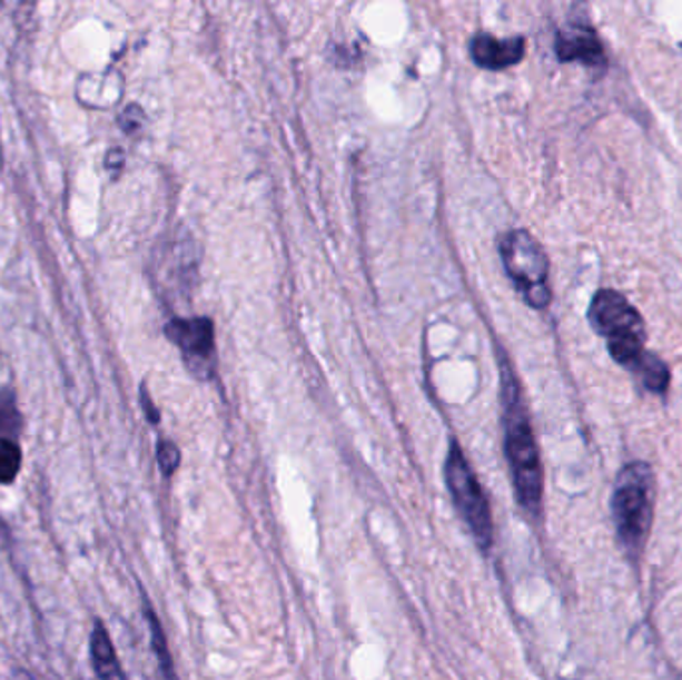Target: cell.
Returning a JSON list of instances; mask_svg holds the SVG:
<instances>
[{"instance_id":"1","label":"cell","mask_w":682,"mask_h":680,"mask_svg":"<svg viewBox=\"0 0 682 680\" xmlns=\"http://www.w3.org/2000/svg\"><path fill=\"white\" fill-rule=\"evenodd\" d=\"M503 450L510 465L513 491L521 507L538 515L543 507V465L527 410L521 402L520 385L503 367Z\"/></svg>"},{"instance_id":"2","label":"cell","mask_w":682,"mask_h":680,"mask_svg":"<svg viewBox=\"0 0 682 680\" xmlns=\"http://www.w3.org/2000/svg\"><path fill=\"white\" fill-rule=\"evenodd\" d=\"M611 511L621 545L636 559L643 553L653 528L654 475L646 463L633 461L619 473Z\"/></svg>"},{"instance_id":"3","label":"cell","mask_w":682,"mask_h":680,"mask_svg":"<svg viewBox=\"0 0 682 680\" xmlns=\"http://www.w3.org/2000/svg\"><path fill=\"white\" fill-rule=\"evenodd\" d=\"M589 324L603 337L616 364L634 369L644 355L643 317L615 289H599L586 312Z\"/></svg>"},{"instance_id":"4","label":"cell","mask_w":682,"mask_h":680,"mask_svg":"<svg viewBox=\"0 0 682 680\" xmlns=\"http://www.w3.org/2000/svg\"><path fill=\"white\" fill-rule=\"evenodd\" d=\"M443 477H445V487L449 491V497H452L457 515L472 531L475 543L483 551H490L493 545V535H495L490 501L470 461L465 457L462 445L455 440L449 443V451H447L445 465H443Z\"/></svg>"},{"instance_id":"5","label":"cell","mask_w":682,"mask_h":680,"mask_svg":"<svg viewBox=\"0 0 682 680\" xmlns=\"http://www.w3.org/2000/svg\"><path fill=\"white\" fill-rule=\"evenodd\" d=\"M501 259L507 276L528 306H548V259L538 242L527 230H511L501 238Z\"/></svg>"},{"instance_id":"6","label":"cell","mask_w":682,"mask_h":680,"mask_svg":"<svg viewBox=\"0 0 682 680\" xmlns=\"http://www.w3.org/2000/svg\"><path fill=\"white\" fill-rule=\"evenodd\" d=\"M164 334L180 347L184 364L200 380H208L214 374L216 365V344H214V324L210 317H192L182 319L176 317L168 326L164 327Z\"/></svg>"},{"instance_id":"7","label":"cell","mask_w":682,"mask_h":680,"mask_svg":"<svg viewBox=\"0 0 682 680\" xmlns=\"http://www.w3.org/2000/svg\"><path fill=\"white\" fill-rule=\"evenodd\" d=\"M555 50L563 62L579 60L586 67H603L606 62L603 45L595 30L581 22H571L565 29L559 30Z\"/></svg>"},{"instance_id":"8","label":"cell","mask_w":682,"mask_h":680,"mask_svg":"<svg viewBox=\"0 0 682 680\" xmlns=\"http://www.w3.org/2000/svg\"><path fill=\"white\" fill-rule=\"evenodd\" d=\"M525 57V39H495L487 32L475 35L472 40V58L485 70H503L515 67Z\"/></svg>"},{"instance_id":"9","label":"cell","mask_w":682,"mask_h":680,"mask_svg":"<svg viewBox=\"0 0 682 680\" xmlns=\"http://www.w3.org/2000/svg\"><path fill=\"white\" fill-rule=\"evenodd\" d=\"M90 661L98 680H128L118 659L115 642L100 621H97L90 631Z\"/></svg>"},{"instance_id":"10","label":"cell","mask_w":682,"mask_h":680,"mask_svg":"<svg viewBox=\"0 0 682 680\" xmlns=\"http://www.w3.org/2000/svg\"><path fill=\"white\" fill-rule=\"evenodd\" d=\"M146 623L150 629V644H152V652H155L156 661L162 669L164 677L168 680H176V672H174L172 654L168 649V641H166V634H164L162 623L158 619V614L152 611V607H146Z\"/></svg>"},{"instance_id":"11","label":"cell","mask_w":682,"mask_h":680,"mask_svg":"<svg viewBox=\"0 0 682 680\" xmlns=\"http://www.w3.org/2000/svg\"><path fill=\"white\" fill-rule=\"evenodd\" d=\"M634 372L639 374L646 390H651L654 393L666 392L671 374H669V367L656 355L644 352L641 362L634 367Z\"/></svg>"},{"instance_id":"12","label":"cell","mask_w":682,"mask_h":680,"mask_svg":"<svg viewBox=\"0 0 682 680\" xmlns=\"http://www.w3.org/2000/svg\"><path fill=\"white\" fill-rule=\"evenodd\" d=\"M22 467L19 440L0 437V485H12Z\"/></svg>"},{"instance_id":"13","label":"cell","mask_w":682,"mask_h":680,"mask_svg":"<svg viewBox=\"0 0 682 680\" xmlns=\"http://www.w3.org/2000/svg\"><path fill=\"white\" fill-rule=\"evenodd\" d=\"M20 413L10 390L0 392V437L19 440Z\"/></svg>"},{"instance_id":"14","label":"cell","mask_w":682,"mask_h":680,"mask_svg":"<svg viewBox=\"0 0 682 680\" xmlns=\"http://www.w3.org/2000/svg\"><path fill=\"white\" fill-rule=\"evenodd\" d=\"M156 460H158L164 477H172L182 463V453L176 447V443L162 440L156 447Z\"/></svg>"},{"instance_id":"15","label":"cell","mask_w":682,"mask_h":680,"mask_svg":"<svg viewBox=\"0 0 682 680\" xmlns=\"http://www.w3.org/2000/svg\"><path fill=\"white\" fill-rule=\"evenodd\" d=\"M142 120H145V115H142V110L138 106H128L122 116H120V125H122L126 132L136 130L138 126L142 125Z\"/></svg>"},{"instance_id":"16","label":"cell","mask_w":682,"mask_h":680,"mask_svg":"<svg viewBox=\"0 0 682 680\" xmlns=\"http://www.w3.org/2000/svg\"><path fill=\"white\" fill-rule=\"evenodd\" d=\"M140 397H142V407H145L146 417H148V422L158 423L160 422V413L155 407V403L150 400V395L146 392V387L140 390Z\"/></svg>"}]
</instances>
